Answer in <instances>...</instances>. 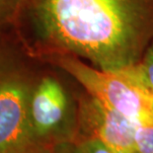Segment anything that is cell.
<instances>
[{
	"label": "cell",
	"mask_w": 153,
	"mask_h": 153,
	"mask_svg": "<svg viewBox=\"0 0 153 153\" xmlns=\"http://www.w3.org/2000/svg\"><path fill=\"white\" fill-rule=\"evenodd\" d=\"M11 31L41 63L68 54L116 72L153 44V0H25Z\"/></svg>",
	"instance_id": "6da1fadb"
},
{
	"label": "cell",
	"mask_w": 153,
	"mask_h": 153,
	"mask_svg": "<svg viewBox=\"0 0 153 153\" xmlns=\"http://www.w3.org/2000/svg\"><path fill=\"white\" fill-rule=\"evenodd\" d=\"M41 62L23 50L12 31L0 33V153H51L34 131L30 103Z\"/></svg>",
	"instance_id": "7a4b0ae2"
},
{
	"label": "cell",
	"mask_w": 153,
	"mask_h": 153,
	"mask_svg": "<svg viewBox=\"0 0 153 153\" xmlns=\"http://www.w3.org/2000/svg\"><path fill=\"white\" fill-rule=\"evenodd\" d=\"M42 63L64 71L87 94L133 123H153V94L133 78L128 69L116 72L102 70L68 54L48 57Z\"/></svg>",
	"instance_id": "3957f363"
},
{
	"label": "cell",
	"mask_w": 153,
	"mask_h": 153,
	"mask_svg": "<svg viewBox=\"0 0 153 153\" xmlns=\"http://www.w3.org/2000/svg\"><path fill=\"white\" fill-rule=\"evenodd\" d=\"M34 131L44 144L53 147L65 142L70 116V103L60 81L51 73L40 74L30 103Z\"/></svg>",
	"instance_id": "277c9868"
},
{
	"label": "cell",
	"mask_w": 153,
	"mask_h": 153,
	"mask_svg": "<svg viewBox=\"0 0 153 153\" xmlns=\"http://www.w3.org/2000/svg\"><path fill=\"white\" fill-rule=\"evenodd\" d=\"M80 108L83 126L114 153H136L135 131L137 123L109 108L88 94Z\"/></svg>",
	"instance_id": "5b68a950"
},
{
	"label": "cell",
	"mask_w": 153,
	"mask_h": 153,
	"mask_svg": "<svg viewBox=\"0 0 153 153\" xmlns=\"http://www.w3.org/2000/svg\"><path fill=\"white\" fill-rule=\"evenodd\" d=\"M141 85L153 94V44L137 64L126 68Z\"/></svg>",
	"instance_id": "8992f818"
},
{
	"label": "cell",
	"mask_w": 153,
	"mask_h": 153,
	"mask_svg": "<svg viewBox=\"0 0 153 153\" xmlns=\"http://www.w3.org/2000/svg\"><path fill=\"white\" fill-rule=\"evenodd\" d=\"M25 0H0V33L11 31Z\"/></svg>",
	"instance_id": "52a82bcc"
},
{
	"label": "cell",
	"mask_w": 153,
	"mask_h": 153,
	"mask_svg": "<svg viewBox=\"0 0 153 153\" xmlns=\"http://www.w3.org/2000/svg\"><path fill=\"white\" fill-rule=\"evenodd\" d=\"M135 150L136 153H153V123L136 126Z\"/></svg>",
	"instance_id": "ba28073f"
},
{
	"label": "cell",
	"mask_w": 153,
	"mask_h": 153,
	"mask_svg": "<svg viewBox=\"0 0 153 153\" xmlns=\"http://www.w3.org/2000/svg\"><path fill=\"white\" fill-rule=\"evenodd\" d=\"M83 153H114L97 137H90L79 145Z\"/></svg>",
	"instance_id": "9c48e42d"
},
{
	"label": "cell",
	"mask_w": 153,
	"mask_h": 153,
	"mask_svg": "<svg viewBox=\"0 0 153 153\" xmlns=\"http://www.w3.org/2000/svg\"><path fill=\"white\" fill-rule=\"evenodd\" d=\"M51 153H83L79 146L72 145L68 142H62L55 145L53 151Z\"/></svg>",
	"instance_id": "30bf717a"
}]
</instances>
